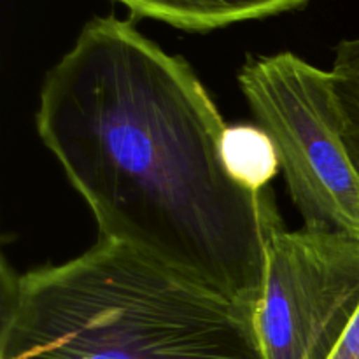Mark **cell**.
Segmentation results:
<instances>
[{
	"label": "cell",
	"instance_id": "6",
	"mask_svg": "<svg viewBox=\"0 0 359 359\" xmlns=\"http://www.w3.org/2000/svg\"><path fill=\"white\" fill-rule=\"evenodd\" d=\"M224 158L231 174L249 188L262 191L279 170V158L270 137L256 126H228Z\"/></svg>",
	"mask_w": 359,
	"mask_h": 359
},
{
	"label": "cell",
	"instance_id": "1",
	"mask_svg": "<svg viewBox=\"0 0 359 359\" xmlns=\"http://www.w3.org/2000/svg\"><path fill=\"white\" fill-rule=\"evenodd\" d=\"M35 125L102 241L255 307L276 200L231 174L226 123L184 58L93 18L46 74Z\"/></svg>",
	"mask_w": 359,
	"mask_h": 359
},
{
	"label": "cell",
	"instance_id": "2",
	"mask_svg": "<svg viewBox=\"0 0 359 359\" xmlns=\"http://www.w3.org/2000/svg\"><path fill=\"white\" fill-rule=\"evenodd\" d=\"M0 359H265L252 307L102 241L62 265L2 266Z\"/></svg>",
	"mask_w": 359,
	"mask_h": 359
},
{
	"label": "cell",
	"instance_id": "8",
	"mask_svg": "<svg viewBox=\"0 0 359 359\" xmlns=\"http://www.w3.org/2000/svg\"><path fill=\"white\" fill-rule=\"evenodd\" d=\"M330 359H359V311L354 321L351 323L346 337Z\"/></svg>",
	"mask_w": 359,
	"mask_h": 359
},
{
	"label": "cell",
	"instance_id": "7",
	"mask_svg": "<svg viewBox=\"0 0 359 359\" xmlns=\"http://www.w3.org/2000/svg\"><path fill=\"white\" fill-rule=\"evenodd\" d=\"M330 76L340 137L359 174V39L342 41L337 46Z\"/></svg>",
	"mask_w": 359,
	"mask_h": 359
},
{
	"label": "cell",
	"instance_id": "3",
	"mask_svg": "<svg viewBox=\"0 0 359 359\" xmlns=\"http://www.w3.org/2000/svg\"><path fill=\"white\" fill-rule=\"evenodd\" d=\"M238 84L305 226L359 241V174L340 137L330 70L279 53L248 60Z\"/></svg>",
	"mask_w": 359,
	"mask_h": 359
},
{
	"label": "cell",
	"instance_id": "4",
	"mask_svg": "<svg viewBox=\"0 0 359 359\" xmlns=\"http://www.w3.org/2000/svg\"><path fill=\"white\" fill-rule=\"evenodd\" d=\"M358 311V238L311 226L291 231L273 207L262 294L252 307L265 359H330Z\"/></svg>",
	"mask_w": 359,
	"mask_h": 359
},
{
	"label": "cell",
	"instance_id": "5",
	"mask_svg": "<svg viewBox=\"0 0 359 359\" xmlns=\"http://www.w3.org/2000/svg\"><path fill=\"white\" fill-rule=\"evenodd\" d=\"M133 16L163 21L189 32H209L249 20L276 16L311 0H114Z\"/></svg>",
	"mask_w": 359,
	"mask_h": 359
}]
</instances>
